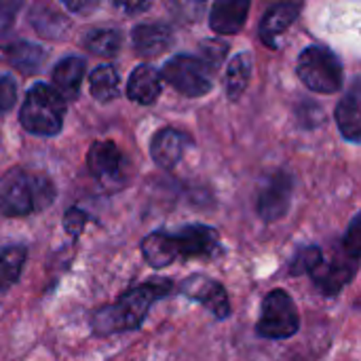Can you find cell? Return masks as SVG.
Segmentation results:
<instances>
[{
  "label": "cell",
  "mask_w": 361,
  "mask_h": 361,
  "mask_svg": "<svg viewBox=\"0 0 361 361\" xmlns=\"http://www.w3.org/2000/svg\"><path fill=\"white\" fill-rule=\"evenodd\" d=\"M250 13V0H214L209 13V25L216 34H237Z\"/></svg>",
  "instance_id": "obj_12"
},
{
  "label": "cell",
  "mask_w": 361,
  "mask_h": 361,
  "mask_svg": "<svg viewBox=\"0 0 361 361\" xmlns=\"http://www.w3.org/2000/svg\"><path fill=\"white\" fill-rule=\"evenodd\" d=\"M357 271V262L351 258H338L332 262H322V267L311 275L315 286L326 294V296H336L355 275Z\"/></svg>",
  "instance_id": "obj_13"
},
{
  "label": "cell",
  "mask_w": 361,
  "mask_h": 361,
  "mask_svg": "<svg viewBox=\"0 0 361 361\" xmlns=\"http://www.w3.org/2000/svg\"><path fill=\"white\" fill-rule=\"evenodd\" d=\"M226 53H228V44L224 40H207L203 42L201 47V59L205 61V66L214 72L218 70L224 59H226Z\"/></svg>",
  "instance_id": "obj_27"
},
{
  "label": "cell",
  "mask_w": 361,
  "mask_h": 361,
  "mask_svg": "<svg viewBox=\"0 0 361 361\" xmlns=\"http://www.w3.org/2000/svg\"><path fill=\"white\" fill-rule=\"evenodd\" d=\"M4 55L23 74H36L42 68V63H44V51L38 44L23 42V40L6 44L4 47Z\"/></svg>",
  "instance_id": "obj_20"
},
{
  "label": "cell",
  "mask_w": 361,
  "mask_h": 361,
  "mask_svg": "<svg viewBox=\"0 0 361 361\" xmlns=\"http://www.w3.org/2000/svg\"><path fill=\"white\" fill-rule=\"evenodd\" d=\"M72 13H89L91 8L97 6L99 0H61Z\"/></svg>",
  "instance_id": "obj_31"
},
{
  "label": "cell",
  "mask_w": 361,
  "mask_h": 361,
  "mask_svg": "<svg viewBox=\"0 0 361 361\" xmlns=\"http://www.w3.org/2000/svg\"><path fill=\"white\" fill-rule=\"evenodd\" d=\"M336 123L345 140L361 142V82L353 85L338 102Z\"/></svg>",
  "instance_id": "obj_16"
},
{
  "label": "cell",
  "mask_w": 361,
  "mask_h": 361,
  "mask_svg": "<svg viewBox=\"0 0 361 361\" xmlns=\"http://www.w3.org/2000/svg\"><path fill=\"white\" fill-rule=\"evenodd\" d=\"M85 222H87V214L80 212V209H76V207L70 209V212L66 214V218H63V226H66V231H68L72 237H76V235L82 231Z\"/></svg>",
  "instance_id": "obj_30"
},
{
  "label": "cell",
  "mask_w": 361,
  "mask_h": 361,
  "mask_svg": "<svg viewBox=\"0 0 361 361\" xmlns=\"http://www.w3.org/2000/svg\"><path fill=\"white\" fill-rule=\"evenodd\" d=\"M292 192H294V182H292L290 173L275 171L273 176H269L258 188V199H256L258 216L264 222L281 220L290 209Z\"/></svg>",
  "instance_id": "obj_8"
},
{
  "label": "cell",
  "mask_w": 361,
  "mask_h": 361,
  "mask_svg": "<svg viewBox=\"0 0 361 361\" xmlns=\"http://www.w3.org/2000/svg\"><path fill=\"white\" fill-rule=\"evenodd\" d=\"M55 199V188L49 178L13 169L0 182V214L8 218L27 216L49 207Z\"/></svg>",
  "instance_id": "obj_3"
},
{
  "label": "cell",
  "mask_w": 361,
  "mask_h": 361,
  "mask_svg": "<svg viewBox=\"0 0 361 361\" xmlns=\"http://www.w3.org/2000/svg\"><path fill=\"white\" fill-rule=\"evenodd\" d=\"M300 317L294 300L286 290H273L262 300V313L256 324V330L262 338L283 341L298 332Z\"/></svg>",
  "instance_id": "obj_6"
},
{
  "label": "cell",
  "mask_w": 361,
  "mask_h": 361,
  "mask_svg": "<svg viewBox=\"0 0 361 361\" xmlns=\"http://www.w3.org/2000/svg\"><path fill=\"white\" fill-rule=\"evenodd\" d=\"M30 23L42 38L61 40L70 30V19L61 11H57L51 2L36 0V4L30 11Z\"/></svg>",
  "instance_id": "obj_15"
},
{
  "label": "cell",
  "mask_w": 361,
  "mask_h": 361,
  "mask_svg": "<svg viewBox=\"0 0 361 361\" xmlns=\"http://www.w3.org/2000/svg\"><path fill=\"white\" fill-rule=\"evenodd\" d=\"M343 252L347 258L351 260H360L361 258V212L351 220L347 233H345V239H343Z\"/></svg>",
  "instance_id": "obj_26"
},
{
  "label": "cell",
  "mask_w": 361,
  "mask_h": 361,
  "mask_svg": "<svg viewBox=\"0 0 361 361\" xmlns=\"http://www.w3.org/2000/svg\"><path fill=\"white\" fill-rule=\"evenodd\" d=\"M118 72L114 66L106 63L95 68L91 74V95L99 102H112L118 97Z\"/></svg>",
  "instance_id": "obj_24"
},
{
  "label": "cell",
  "mask_w": 361,
  "mask_h": 361,
  "mask_svg": "<svg viewBox=\"0 0 361 361\" xmlns=\"http://www.w3.org/2000/svg\"><path fill=\"white\" fill-rule=\"evenodd\" d=\"M66 97L51 85H34L19 112V121L25 131L34 135H57L63 127Z\"/></svg>",
  "instance_id": "obj_4"
},
{
  "label": "cell",
  "mask_w": 361,
  "mask_h": 361,
  "mask_svg": "<svg viewBox=\"0 0 361 361\" xmlns=\"http://www.w3.org/2000/svg\"><path fill=\"white\" fill-rule=\"evenodd\" d=\"M220 252V235L212 226L192 224L178 233L157 231L142 241V254L152 269H165L182 258H212Z\"/></svg>",
  "instance_id": "obj_1"
},
{
  "label": "cell",
  "mask_w": 361,
  "mask_h": 361,
  "mask_svg": "<svg viewBox=\"0 0 361 361\" xmlns=\"http://www.w3.org/2000/svg\"><path fill=\"white\" fill-rule=\"evenodd\" d=\"M173 44V34L167 25L144 23L133 30V47L142 57H159Z\"/></svg>",
  "instance_id": "obj_17"
},
{
  "label": "cell",
  "mask_w": 361,
  "mask_h": 361,
  "mask_svg": "<svg viewBox=\"0 0 361 361\" xmlns=\"http://www.w3.org/2000/svg\"><path fill=\"white\" fill-rule=\"evenodd\" d=\"M298 78L317 93H334L343 85L341 59L322 47H307L296 61Z\"/></svg>",
  "instance_id": "obj_5"
},
{
  "label": "cell",
  "mask_w": 361,
  "mask_h": 361,
  "mask_svg": "<svg viewBox=\"0 0 361 361\" xmlns=\"http://www.w3.org/2000/svg\"><path fill=\"white\" fill-rule=\"evenodd\" d=\"M161 74L148 66V63H142L133 70V74L129 76V85H127V95L137 102V104H152L157 102V97L161 95Z\"/></svg>",
  "instance_id": "obj_18"
},
{
  "label": "cell",
  "mask_w": 361,
  "mask_h": 361,
  "mask_svg": "<svg viewBox=\"0 0 361 361\" xmlns=\"http://www.w3.org/2000/svg\"><path fill=\"white\" fill-rule=\"evenodd\" d=\"M89 171L95 180L116 186L125 178V157L112 142H95L87 154Z\"/></svg>",
  "instance_id": "obj_9"
},
{
  "label": "cell",
  "mask_w": 361,
  "mask_h": 361,
  "mask_svg": "<svg viewBox=\"0 0 361 361\" xmlns=\"http://www.w3.org/2000/svg\"><path fill=\"white\" fill-rule=\"evenodd\" d=\"M114 4L127 13H133V11H140L146 4V0H114Z\"/></svg>",
  "instance_id": "obj_32"
},
{
  "label": "cell",
  "mask_w": 361,
  "mask_h": 361,
  "mask_svg": "<svg viewBox=\"0 0 361 361\" xmlns=\"http://www.w3.org/2000/svg\"><path fill=\"white\" fill-rule=\"evenodd\" d=\"M25 258H27V250L23 245L0 247V292H6L11 286L17 283Z\"/></svg>",
  "instance_id": "obj_22"
},
{
  "label": "cell",
  "mask_w": 361,
  "mask_h": 361,
  "mask_svg": "<svg viewBox=\"0 0 361 361\" xmlns=\"http://www.w3.org/2000/svg\"><path fill=\"white\" fill-rule=\"evenodd\" d=\"M23 0H0V32H6L21 11Z\"/></svg>",
  "instance_id": "obj_29"
},
{
  "label": "cell",
  "mask_w": 361,
  "mask_h": 361,
  "mask_svg": "<svg viewBox=\"0 0 361 361\" xmlns=\"http://www.w3.org/2000/svg\"><path fill=\"white\" fill-rule=\"evenodd\" d=\"M322 262H324L322 250L315 245H309V247H302L294 256V260L290 264V273L292 275H313L322 267Z\"/></svg>",
  "instance_id": "obj_25"
},
{
  "label": "cell",
  "mask_w": 361,
  "mask_h": 361,
  "mask_svg": "<svg viewBox=\"0 0 361 361\" xmlns=\"http://www.w3.org/2000/svg\"><path fill=\"white\" fill-rule=\"evenodd\" d=\"M182 294L188 296L190 300H197L201 302L205 309H209L218 319H226L228 313H231V302H228V296H226V290L214 281V279H207L203 275H192L188 279H184V283L180 286Z\"/></svg>",
  "instance_id": "obj_10"
},
{
  "label": "cell",
  "mask_w": 361,
  "mask_h": 361,
  "mask_svg": "<svg viewBox=\"0 0 361 361\" xmlns=\"http://www.w3.org/2000/svg\"><path fill=\"white\" fill-rule=\"evenodd\" d=\"M163 78L186 97H201L212 89V70L201 57L176 55L163 68Z\"/></svg>",
  "instance_id": "obj_7"
},
{
  "label": "cell",
  "mask_w": 361,
  "mask_h": 361,
  "mask_svg": "<svg viewBox=\"0 0 361 361\" xmlns=\"http://www.w3.org/2000/svg\"><path fill=\"white\" fill-rule=\"evenodd\" d=\"M250 74H252V59L247 53H239L235 55L228 66H226V74H224V91L228 95V99H239L250 82Z\"/></svg>",
  "instance_id": "obj_21"
},
{
  "label": "cell",
  "mask_w": 361,
  "mask_h": 361,
  "mask_svg": "<svg viewBox=\"0 0 361 361\" xmlns=\"http://www.w3.org/2000/svg\"><path fill=\"white\" fill-rule=\"evenodd\" d=\"M82 76H85V59L76 55L61 59L53 68V85L66 99H74L78 95Z\"/></svg>",
  "instance_id": "obj_19"
},
{
  "label": "cell",
  "mask_w": 361,
  "mask_h": 361,
  "mask_svg": "<svg viewBox=\"0 0 361 361\" xmlns=\"http://www.w3.org/2000/svg\"><path fill=\"white\" fill-rule=\"evenodd\" d=\"M298 13H300V4L294 2V0H283L279 4H273L264 13L262 23H260V38H262V42L267 47H271V49H277L279 38L296 21Z\"/></svg>",
  "instance_id": "obj_11"
},
{
  "label": "cell",
  "mask_w": 361,
  "mask_h": 361,
  "mask_svg": "<svg viewBox=\"0 0 361 361\" xmlns=\"http://www.w3.org/2000/svg\"><path fill=\"white\" fill-rule=\"evenodd\" d=\"M188 144H190V140L182 131L167 127V129H161L152 137L150 152H152V159H154L157 165H161L165 169H171L182 159Z\"/></svg>",
  "instance_id": "obj_14"
},
{
  "label": "cell",
  "mask_w": 361,
  "mask_h": 361,
  "mask_svg": "<svg viewBox=\"0 0 361 361\" xmlns=\"http://www.w3.org/2000/svg\"><path fill=\"white\" fill-rule=\"evenodd\" d=\"M17 99V85L13 76H2L0 78V116H4Z\"/></svg>",
  "instance_id": "obj_28"
},
{
  "label": "cell",
  "mask_w": 361,
  "mask_h": 361,
  "mask_svg": "<svg viewBox=\"0 0 361 361\" xmlns=\"http://www.w3.org/2000/svg\"><path fill=\"white\" fill-rule=\"evenodd\" d=\"M121 34L118 30H112V27H95V30H89L82 44L87 51L99 55V57H114L118 51H121Z\"/></svg>",
  "instance_id": "obj_23"
},
{
  "label": "cell",
  "mask_w": 361,
  "mask_h": 361,
  "mask_svg": "<svg viewBox=\"0 0 361 361\" xmlns=\"http://www.w3.org/2000/svg\"><path fill=\"white\" fill-rule=\"evenodd\" d=\"M171 288L173 286L165 279H157V281L133 288L118 302L95 311L93 330L104 336L137 330L142 326V322L146 319V313L150 311V307L157 300H161L163 296H167L171 292Z\"/></svg>",
  "instance_id": "obj_2"
}]
</instances>
